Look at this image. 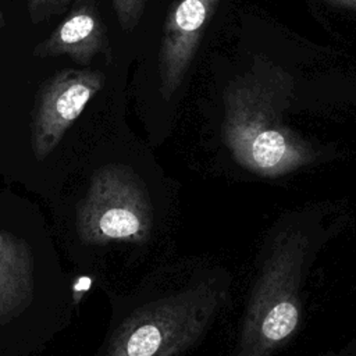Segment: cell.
Instances as JSON below:
<instances>
[{
    "label": "cell",
    "mask_w": 356,
    "mask_h": 356,
    "mask_svg": "<svg viewBox=\"0 0 356 356\" xmlns=\"http://www.w3.org/2000/svg\"><path fill=\"white\" fill-rule=\"evenodd\" d=\"M197 275L188 261L167 260L134 286L108 291L110 324L95 356H188L214 306Z\"/></svg>",
    "instance_id": "cell-3"
},
{
    "label": "cell",
    "mask_w": 356,
    "mask_h": 356,
    "mask_svg": "<svg viewBox=\"0 0 356 356\" xmlns=\"http://www.w3.org/2000/svg\"><path fill=\"white\" fill-rule=\"evenodd\" d=\"M32 54L38 58L68 57L81 65H89L99 56L110 61L108 29L97 0H78L65 18L35 46Z\"/></svg>",
    "instance_id": "cell-6"
},
{
    "label": "cell",
    "mask_w": 356,
    "mask_h": 356,
    "mask_svg": "<svg viewBox=\"0 0 356 356\" xmlns=\"http://www.w3.org/2000/svg\"><path fill=\"white\" fill-rule=\"evenodd\" d=\"M175 200V184L160 167L110 156L79 164L49 207L58 245L104 284L164 250Z\"/></svg>",
    "instance_id": "cell-1"
},
{
    "label": "cell",
    "mask_w": 356,
    "mask_h": 356,
    "mask_svg": "<svg viewBox=\"0 0 356 356\" xmlns=\"http://www.w3.org/2000/svg\"><path fill=\"white\" fill-rule=\"evenodd\" d=\"M325 1L332 6H337V7L356 11V0H325Z\"/></svg>",
    "instance_id": "cell-10"
},
{
    "label": "cell",
    "mask_w": 356,
    "mask_h": 356,
    "mask_svg": "<svg viewBox=\"0 0 356 356\" xmlns=\"http://www.w3.org/2000/svg\"><path fill=\"white\" fill-rule=\"evenodd\" d=\"M4 28H6V15H4L3 10L0 8V36H1L3 31H4Z\"/></svg>",
    "instance_id": "cell-11"
},
{
    "label": "cell",
    "mask_w": 356,
    "mask_h": 356,
    "mask_svg": "<svg viewBox=\"0 0 356 356\" xmlns=\"http://www.w3.org/2000/svg\"><path fill=\"white\" fill-rule=\"evenodd\" d=\"M299 320L298 309L289 303L282 302L275 305L266 316L261 331L270 341H280L288 337L296 327Z\"/></svg>",
    "instance_id": "cell-7"
},
{
    "label": "cell",
    "mask_w": 356,
    "mask_h": 356,
    "mask_svg": "<svg viewBox=\"0 0 356 356\" xmlns=\"http://www.w3.org/2000/svg\"><path fill=\"white\" fill-rule=\"evenodd\" d=\"M147 0H113V8L120 26L131 32L140 22Z\"/></svg>",
    "instance_id": "cell-8"
},
{
    "label": "cell",
    "mask_w": 356,
    "mask_h": 356,
    "mask_svg": "<svg viewBox=\"0 0 356 356\" xmlns=\"http://www.w3.org/2000/svg\"><path fill=\"white\" fill-rule=\"evenodd\" d=\"M68 278L50 221L11 188L0 192V356H35L72 321Z\"/></svg>",
    "instance_id": "cell-2"
},
{
    "label": "cell",
    "mask_w": 356,
    "mask_h": 356,
    "mask_svg": "<svg viewBox=\"0 0 356 356\" xmlns=\"http://www.w3.org/2000/svg\"><path fill=\"white\" fill-rule=\"evenodd\" d=\"M291 92V76L275 67L253 70L225 88L224 134L235 153L260 168L277 167L293 154L278 120Z\"/></svg>",
    "instance_id": "cell-4"
},
{
    "label": "cell",
    "mask_w": 356,
    "mask_h": 356,
    "mask_svg": "<svg viewBox=\"0 0 356 356\" xmlns=\"http://www.w3.org/2000/svg\"><path fill=\"white\" fill-rule=\"evenodd\" d=\"M76 0H26L29 18L33 24H40L47 18L64 13Z\"/></svg>",
    "instance_id": "cell-9"
},
{
    "label": "cell",
    "mask_w": 356,
    "mask_h": 356,
    "mask_svg": "<svg viewBox=\"0 0 356 356\" xmlns=\"http://www.w3.org/2000/svg\"><path fill=\"white\" fill-rule=\"evenodd\" d=\"M220 0H178L164 19L159 54V89L170 102L182 85Z\"/></svg>",
    "instance_id": "cell-5"
}]
</instances>
